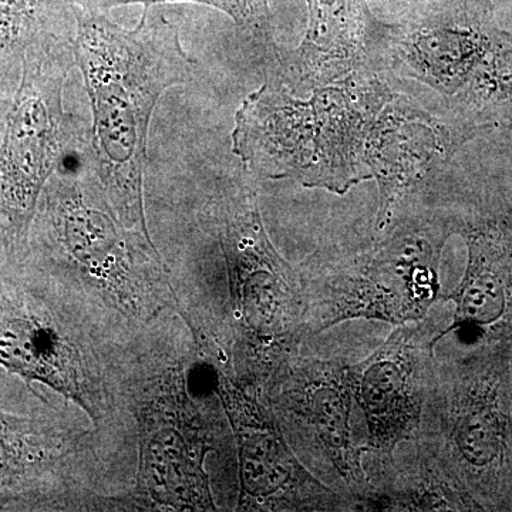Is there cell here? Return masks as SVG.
<instances>
[{
	"instance_id": "obj_7",
	"label": "cell",
	"mask_w": 512,
	"mask_h": 512,
	"mask_svg": "<svg viewBox=\"0 0 512 512\" xmlns=\"http://www.w3.org/2000/svg\"><path fill=\"white\" fill-rule=\"evenodd\" d=\"M451 234L448 220L407 212L365 254L311 259L299 268L306 340L349 320L402 326L426 319L441 298L439 262Z\"/></svg>"
},
{
	"instance_id": "obj_9",
	"label": "cell",
	"mask_w": 512,
	"mask_h": 512,
	"mask_svg": "<svg viewBox=\"0 0 512 512\" xmlns=\"http://www.w3.org/2000/svg\"><path fill=\"white\" fill-rule=\"evenodd\" d=\"M76 66L74 47L26 56L0 140V234L26 255L30 225L47 181L84 131L64 111V86Z\"/></svg>"
},
{
	"instance_id": "obj_1",
	"label": "cell",
	"mask_w": 512,
	"mask_h": 512,
	"mask_svg": "<svg viewBox=\"0 0 512 512\" xmlns=\"http://www.w3.org/2000/svg\"><path fill=\"white\" fill-rule=\"evenodd\" d=\"M101 454L113 511H235L237 453L215 367L177 311L138 328Z\"/></svg>"
},
{
	"instance_id": "obj_14",
	"label": "cell",
	"mask_w": 512,
	"mask_h": 512,
	"mask_svg": "<svg viewBox=\"0 0 512 512\" xmlns=\"http://www.w3.org/2000/svg\"><path fill=\"white\" fill-rule=\"evenodd\" d=\"M392 28L380 25L366 0H308V29L289 63L296 82L315 87L366 72Z\"/></svg>"
},
{
	"instance_id": "obj_19",
	"label": "cell",
	"mask_w": 512,
	"mask_h": 512,
	"mask_svg": "<svg viewBox=\"0 0 512 512\" xmlns=\"http://www.w3.org/2000/svg\"><path fill=\"white\" fill-rule=\"evenodd\" d=\"M19 84L20 80L0 72V140H2L6 119H8L10 107H12L13 100H15Z\"/></svg>"
},
{
	"instance_id": "obj_2",
	"label": "cell",
	"mask_w": 512,
	"mask_h": 512,
	"mask_svg": "<svg viewBox=\"0 0 512 512\" xmlns=\"http://www.w3.org/2000/svg\"><path fill=\"white\" fill-rule=\"evenodd\" d=\"M195 222L201 251L164 262L175 311L215 370L261 392L306 342L301 271L276 251L245 181L215 187Z\"/></svg>"
},
{
	"instance_id": "obj_4",
	"label": "cell",
	"mask_w": 512,
	"mask_h": 512,
	"mask_svg": "<svg viewBox=\"0 0 512 512\" xmlns=\"http://www.w3.org/2000/svg\"><path fill=\"white\" fill-rule=\"evenodd\" d=\"M138 328L28 256L0 249V366L76 404L99 439L110 429L117 375Z\"/></svg>"
},
{
	"instance_id": "obj_3",
	"label": "cell",
	"mask_w": 512,
	"mask_h": 512,
	"mask_svg": "<svg viewBox=\"0 0 512 512\" xmlns=\"http://www.w3.org/2000/svg\"><path fill=\"white\" fill-rule=\"evenodd\" d=\"M77 6V5H76ZM144 8L136 29L77 6L74 57L92 104L93 124L80 153L99 178L114 214L151 235L144 204L148 130L158 100L194 79L197 62L175 23Z\"/></svg>"
},
{
	"instance_id": "obj_20",
	"label": "cell",
	"mask_w": 512,
	"mask_h": 512,
	"mask_svg": "<svg viewBox=\"0 0 512 512\" xmlns=\"http://www.w3.org/2000/svg\"><path fill=\"white\" fill-rule=\"evenodd\" d=\"M6 248L5 241H3L2 234H0V249Z\"/></svg>"
},
{
	"instance_id": "obj_6",
	"label": "cell",
	"mask_w": 512,
	"mask_h": 512,
	"mask_svg": "<svg viewBox=\"0 0 512 512\" xmlns=\"http://www.w3.org/2000/svg\"><path fill=\"white\" fill-rule=\"evenodd\" d=\"M392 97L367 70L315 87L306 100L268 79L242 101L232 151L261 180L289 178L306 188L346 194L373 178L367 137Z\"/></svg>"
},
{
	"instance_id": "obj_16",
	"label": "cell",
	"mask_w": 512,
	"mask_h": 512,
	"mask_svg": "<svg viewBox=\"0 0 512 512\" xmlns=\"http://www.w3.org/2000/svg\"><path fill=\"white\" fill-rule=\"evenodd\" d=\"M471 505L450 461L419 434L396 451L392 467L373 485L370 511H460Z\"/></svg>"
},
{
	"instance_id": "obj_8",
	"label": "cell",
	"mask_w": 512,
	"mask_h": 512,
	"mask_svg": "<svg viewBox=\"0 0 512 512\" xmlns=\"http://www.w3.org/2000/svg\"><path fill=\"white\" fill-rule=\"evenodd\" d=\"M57 394L23 413L0 407V511H111L92 421Z\"/></svg>"
},
{
	"instance_id": "obj_12",
	"label": "cell",
	"mask_w": 512,
	"mask_h": 512,
	"mask_svg": "<svg viewBox=\"0 0 512 512\" xmlns=\"http://www.w3.org/2000/svg\"><path fill=\"white\" fill-rule=\"evenodd\" d=\"M215 392L227 413L237 453L235 511H360L302 463L261 392L215 370Z\"/></svg>"
},
{
	"instance_id": "obj_15",
	"label": "cell",
	"mask_w": 512,
	"mask_h": 512,
	"mask_svg": "<svg viewBox=\"0 0 512 512\" xmlns=\"http://www.w3.org/2000/svg\"><path fill=\"white\" fill-rule=\"evenodd\" d=\"M493 32L463 19L433 16L410 28H392L389 43L410 76L454 96L473 79Z\"/></svg>"
},
{
	"instance_id": "obj_10",
	"label": "cell",
	"mask_w": 512,
	"mask_h": 512,
	"mask_svg": "<svg viewBox=\"0 0 512 512\" xmlns=\"http://www.w3.org/2000/svg\"><path fill=\"white\" fill-rule=\"evenodd\" d=\"M266 407L309 470L370 511L373 488L365 467L366 446L353 424L356 400L349 365L302 355L288 357L261 389Z\"/></svg>"
},
{
	"instance_id": "obj_11",
	"label": "cell",
	"mask_w": 512,
	"mask_h": 512,
	"mask_svg": "<svg viewBox=\"0 0 512 512\" xmlns=\"http://www.w3.org/2000/svg\"><path fill=\"white\" fill-rule=\"evenodd\" d=\"M439 333L427 318L397 326L372 355L349 365L353 396L365 416L372 488L392 467L396 451L420 434L439 369Z\"/></svg>"
},
{
	"instance_id": "obj_17",
	"label": "cell",
	"mask_w": 512,
	"mask_h": 512,
	"mask_svg": "<svg viewBox=\"0 0 512 512\" xmlns=\"http://www.w3.org/2000/svg\"><path fill=\"white\" fill-rule=\"evenodd\" d=\"M76 0H0V72L22 79L26 56L74 47Z\"/></svg>"
},
{
	"instance_id": "obj_18",
	"label": "cell",
	"mask_w": 512,
	"mask_h": 512,
	"mask_svg": "<svg viewBox=\"0 0 512 512\" xmlns=\"http://www.w3.org/2000/svg\"><path fill=\"white\" fill-rule=\"evenodd\" d=\"M191 2L221 10L234 20L241 32L261 45H272V23L269 0H76L80 9L94 13H109L117 6L144 5V8L158 3Z\"/></svg>"
},
{
	"instance_id": "obj_5",
	"label": "cell",
	"mask_w": 512,
	"mask_h": 512,
	"mask_svg": "<svg viewBox=\"0 0 512 512\" xmlns=\"http://www.w3.org/2000/svg\"><path fill=\"white\" fill-rule=\"evenodd\" d=\"M77 157L79 164H60L43 188L29 229V261L136 325L175 311L153 237L117 218L80 150Z\"/></svg>"
},
{
	"instance_id": "obj_13",
	"label": "cell",
	"mask_w": 512,
	"mask_h": 512,
	"mask_svg": "<svg viewBox=\"0 0 512 512\" xmlns=\"http://www.w3.org/2000/svg\"><path fill=\"white\" fill-rule=\"evenodd\" d=\"M447 131L439 121L392 97L370 128L366 160L379 184L375 237L407 214L406 204L446 156Z\"/></svg>"
}]
</instances>
